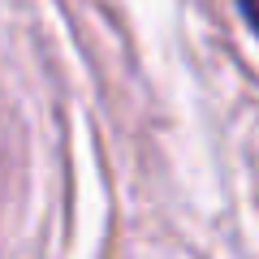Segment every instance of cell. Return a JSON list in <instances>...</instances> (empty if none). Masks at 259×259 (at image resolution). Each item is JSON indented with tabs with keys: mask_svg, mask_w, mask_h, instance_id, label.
Returning a JSON list of instances; mask_svg holds the SVG:
<instances>
[{
	"mask_svg": "<svg viewBox=\"0 0 259 259\" xmlns=\"http://www.w3.org/2000/svg\"><path fill=\"white\" fill-rule=\"evenodd\" d=\"M238 9H242V18L259 30V0H238Z\"/></svg>",
	"mask_w": 259,
	"mask_h": 259,
	"instance_id": "obj_1",
	"label": "cell"
}]
</instances>
